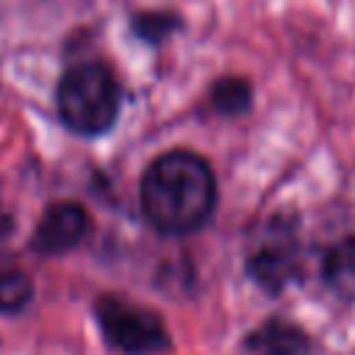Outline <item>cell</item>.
Wrapping results in <instances>:
<instances>
[{
  "instance_id": "obj_1",
  "label": "cell",
  "mask_w": 355,
  "mask_h": 355,
  "mask_svg": "<svg viewBox=\"0 0 355 355\" xmlns=\"http://www.w3.org/2000/svg\"><path fill=\"white\" fill-rule=\"evenodd\" d=\"M214 202V172L189 150H172L155 158L141 178V211L161 233L180 236L197 230L211 216Z\"/></svg>"
},
{
  "instance_id": "obj_3",
  "label": "cell",
  "mask_w": 355,
  "mask_h": 355,
  "mask_svg": "<svg viewBox=\"0 0 355 355\" xmlns=\"http://www.w3.org/2000/svg\"><path fill=\"white\" fill-rule=\"evenodd\" d=\"M97 319H100L103 336L116 349L144 355L166 347L164 322L141 305H133L119 297H103L97 302Z\"/></svg>"
},
{
  "instance_id": "obj_7",
  "label": "cell",
  "mask_w": 355,
  "mask_h": 355,
  "mask_svg": "<svg viewBox=\"0 0 355 355\" xmlns=\"http://www.w3.org/2000/svg\"><path fill=\"white\" fill-rule=\"evenodd\" d=\"M322 275L338 297L355 300V239H341L327 250Z\"/></svg>"
},
{
  "instance_id": "obj_4",
  "label": "cell",
  "mask_w": 355,
  "mask_h": 355,
  "mask_svg": "<svg viewBox=\"0 0 355 355\" xmlns=\"http://www.w3.org/2000/svg\"><path fill=\"white\" fill-rule=\"evenodd\" d=\"M247 269L269 291H280L288 280H294L300 269V241L291 219L277 216L266 222L261 239L250 250Z\"/></svg>"
},
{
  "instance_id": "obj_6",
  "label": "cell",
  "mask_w": 355,
  "mask_h": 355,
  "mask_svg": "<svg viewBox=\"0 0 355 355\" xmlns=\"http://www.w3.org/2000/svg\"><path fill=\"white\" fill-rule=\"evenodd\" d=\"M247 347L255 355H311L308 338L297 327L280 324V322L263 324L258 333L250 336Z\"/></svg>"
},
{
  "instance_id": "obj_8",
  "label": "cell",
  "mask_w": 355,
  "mask_h": 355,
  "mask_svg": "<svg viewBox=\"0 0 355 355\" xmlns=\"http://www.w3.org/2000/svg\"><path fill=\"white\" fill-rule=\"evenodd\" d=\"M250 100L252 92L244 78H225L211 89V103L219 114H241L250 108Z\"/></svg>"
},
{
  "instance_id": "obj_10",
  "label": "cell",
  "mask_w": 355,
  "mask_h": 355,
  "mask_svg": "<svg viewBox=\"0 0 355 355\" xmlns=\"http://www.w3.org/2000/svg\"><path fill=\"white\" fill-rule=\"evenodd\" d=\"M175 28H178V17H172V14H141V17H136V33L144 36L147 42H161Z\"/></svg>"
},
{
  "instance_id": "obj_5",
  "label": "cell",
  "mask_w": 355,
  "mask_h": 355,
  "mask_svg": "<svg viewBox=\"0 0 355 355\" xmlns=\"http://www.w3.org/2000/svg\"><path fill=\"white\" fill-rule=\"evenodd\" d=\"M86 230H89L86 211L75 202H58V205L47 208V214L42 216L31 244H33V250H39L44 255L67 252L86 236Z\"/></svg>"
},
{
  "instance_id": "obj_9",
  "label": "cell",
  "mask_w": 355,
  "mask_h": 355,
  "mask_svg": "<svg viewBox=\"0 0 355 355\" xmlns=\"http://www.w3.org/2000/svg\"><path fill=\"white\" fill-rule=\"evenodd\" d=\"M31 300V280L22 272L0 275V308L3 311H19Z\"/></svg>"
},
{
  "instance_id": "obj_2",
  "label": "cell",
  "mask_w": 355,
  "mask_h": 355,
  "mask_svg": "<svg viewBox=\"0 0 355 355\" xmlns=\"http://www.w3.org/2000/svg\"><path fill=\"white\" fill-rule=\"evenodd\" d=\"M61 119L83 136L105 133L119 111V86L108 67L80 64L61 78L58 86Z\"/></svg>"
}]
</instances>
